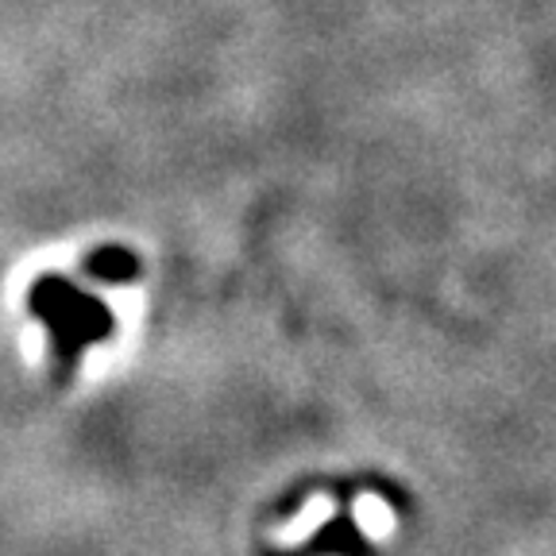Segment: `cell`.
I'll list each match as a JSON object with an SVG mask.
<instances>
[{"label":"cell","instance_id":"6da1fadb","mask_svg":"<svg viewBox=\"0 0 556 556\" xmlns=\"http://www.w3.org/2000/svg\"><path fill=\"white\" fill-rule=\"evenodd\" d=\"M27 309L51 332L54 364L62 367V375L78 364V356L86 348L113 337V325H116L101 298L81 290L74 278H62V275L39 278L31 287V294H27Z\"/></svg>","mask_w":556,"mask_h":556},{"label":"cell","instance_id":"7a4b0ae2","mask_svg":"<svg viewBox=\"0 0 556 556\" xmlns=\"http://www.w3.org/2000/svg\"><path fill=\"white\" fill-rule=\"evenodd\" d=\"M81 267L93 282H104V287H128L139 278V260L121 243H104V248L89 252Z\"/></svg>","mask_w":556,"mask_h":556}]
</instances>
